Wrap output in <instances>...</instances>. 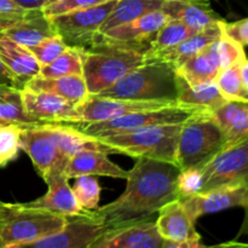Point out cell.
<instances>
[{
    "label": "cell",
    "instance_id": "cell-1",
    "mask_svg": "<svg viewBox=\"0 0 248 248\" xmlns=\"http://www.w3.org/2000/svg\"><path fill=\"white\" fill-rule=\"evenodd\" d=\"M178 173L176 165L145 157L137 159L127 171L124 193L94 210L101 217L104 229L155 219L166 203L178 199L176 189Z\"/></svg>",
    "mask_w": 248,
    "mask_h": 248
},
{
    "label": "cell",
    "instance_id": "cell-2",
    "mask_svg": "<svg viewBox=\"0 0 248 248\" xmlns=\"http://www.w3.org/2000/svg\"><path fill=\"white\" fill-rule=\"evenodd\" d=\"M145 62L135 48L96 43L82 51V77L90 94H99Z\"/></svg>",
    "mask_w": 248,
    "mask_h": 248
},
{
    "label": "cell",
    "instance_id": "cell-3",
    "mask_svg": "<svg viewBox=\"0 0 248 248\" xmlns=\"http://www.w3.org/2000/svg\"><path fill=\"white\" fill-rule=\"evenodd\" d=\"M99 94L133 101L176 102V69L164 61H145Z\"/></svg>",
    "mask_w": 248,
    "mask_h": 248
},
{
    "label": "cell",
    "instance_id": "cell-4",
    "mask_svg": "<svg viewBox=\"0 0 248 248\" xmlns=\"http://www.w3.org/2000/svg\"><path fill=\"white\" fill-rule=\"evenodd\" d=\"M68 217L31 207L26 203L0 201V242L26 245L60 232Z\"/></svg>",
    "mask_w": 248,
    "mask_h": 248
},
{
    "label": "cell",
    "instance_id": "cell-5",
    "mask_svg": "<svg viewBox=\"0 0 248 248\" xmlns=\"http://www.w3.org/2000/svg\"><path fill=\"white\" fill-rule=\"evenodd\" d=\"M224 148V135L208 110H196L182 123L177 140L179 170L203 166Z\"/></svg>",
    "mask_w": 248,
    "mask_h": 248
},
{
    "label": "cell",
    "instance_id": "cell-6",
    "mask_svg": "<svg viewBox=\"0 0 248 248\" xmlns=\"http://www.w3.org/2000/svg\"><path fill=\"white\" fill-rule=\"evenodd\" d=\"M181 124L156 125L140 128L123 135L101 137L104 144L109 145L118 154L140 159L157 160L176 165L177 140H178Z\"/></svg>",
    "mask_w": 248,
    "mask_h": 248
},
{
    "label": "cell",
    "instance_id": "cell-7",
    "mask_svg": "<svg viewBox=\"0 0 248 248\" xmlns=\"http://www.w3.org/2000/svg\"><path fill=\"white\" fill-rule=\"evenodd\" d=\"M196 110H200L196 107L186 106L179 102L169 104L166 107L147 110L135 111L107 121L93 124H82L74 125L87 136L94 138L107 137L113 135L132 132L140 128L149 127L156 125H169V124H181L186 121L189 116Z\"/></svg>",
    "mask_w": 248,
    "mask_h": 248
},
{
    "label": "cell",
    "instance_id": "cell-8",
    "mask_svg": "<svg viewBox=\"0 0 248 248\" xmlns=\"http://www.w3.org/2000/svg\"><path fill=\"white\" fill-rule=\"evenodd\" d=\"M116 1L118 0H110L96 6L74 10L48 18L56 34H58L69 47L89 48L93 44L102 24L115 6Z\"/></svg>",
    "mask_w": 248,
    "mask_h": 248
},
{
    "label": "cell",
    "instance_id": "cell-9",
    "mask_svg": "<svg viewBox=\"0 0 248 248\" xmlns=\"http://www.w3.org/2000/svg\"><path fill=\"white\" fill-rule=\"evenodd\" d=\"M247 178L248 140L224 147L203 165V186L201 191L247 183Z\"/></svg>",
    "mask_w": 248,
    "mask_h": 248
},
{
    "label": "cell",
    "instance_id": "cell-10",
    "mask_svg": "<svg viewBox=\"0 0 248 248\" xmlns=\"http://www.w3.org/2000/svg\"><path fill=\"white\" fill-rule=\"evenodd\" d=\"M19 126V148L31 157L41 178L46 181L52 173L63 172L65 161L61 156L55 135L45 124Z\"/></svg>",
    "mask_w": 248,
    "mask_h": 248
},
{
    "label": "cell",
    "instance_id": "cell-11",
    "mask_svg": "<svg viewBox=\"0 0 248 248\" xmlns=\"http://www.w3.org/2000/svg\"><path fill=\"white\" fill-rule=\"evenodd\" d=\"M176 102L164 101H133V99L113 98V97L101 96V94H89L84 102L78 104L75 113L67 123L72 125L93 124L110 120L128 113H135L147 109H155L166 107Z\"/></svg>",
    "mask_w": 248,
    "mask_h": 248
},
{
    "label": "cell",
    "instance_id": "cell-12",
    "mask_svg": "<svg viewBox=\"0 0 248 248\" xmlns=\"http://www.w3.org/2000/svg\"><path fill=\"white\" fill-rule=\"evenodd\" d=\"M104 230L103 222L96 211H85L68 217L67 224L60 232L19 248H89L91 242Z\"/></svg>",
    "mask_w": 248,
    "mask_h": 248
},
{
    "label": "cell",
    "instance_id": "cell-13",
    "mask_svg": "<svg viewBox=\"0 0 248 248\" xmlns=\"http://www.w3.org/2000/svg\"><path fill=\"white\" fill-rule=\"evenodd\" d=\"M169 17L161 10H155L125 24H120L104 33H98L93 44L106 43L135 48L145 55L156 31L167 22ZM92 44V45H93Z\"/></svg>",
    "mask_w": 248,
    "mask_h": 248
},
{
    "label": "cell",
    "instance_id": "cell-14",
    "mask_svg": "<svg viewBox=\"0 0 248 248\" xmlns=\"http://www.w3.org/2000/svg\"><path fill=\"white\" fill-rule=\"evenodd\" d=\"M179 200V199H178ZM194 223L205 215L220 212L234 207L248 206V183L201 191L179 200Z\"/></svg>",
    "mask_w": 248,
    "mask_h": 248
},
{
    "label": "cell",
    "instance_id": "cell-15",
    "mask_svg": "<svg viewBox=\"0 0 248 248\" xmlns=\"http://www.w3.org/2000/svg\"><path fill=\"white\" fill-rule=\"evenodd\" d=\"M162 241L155 219H147L104 229L89 248H161Z\"/></svg>",
    "mask_w": 248,
    "mask_h": 248
},
{
    "label": "cell",
    "instance_id": "cell-16",
    "mask_svg": "<svg viewBox=\"0 0 248 248\" xmlns=\"http://www.w3.org/2000/svg\"><path fill=\"white\" fill-rule=\"evenodd\" d=\"M24 111L36 124L67 123L78 104L50 92L22 89Z\"/></svg>",
    "mask_w": 248,
    "mask_h": 248
},
{
    "label": "cell",
    "instance_id": "cell-17",
    "mask_svg": "<svg viewBox=\"0 0 248 248\" xmlns=\"http://www.w3.org/2000/svg\"><path fill=\"white\" fill-rule=\"evenodd\" d=\"M68 181L69 179L63 174V172L52 173L45 181L48 186L47 193L35 200L24 203L31 207L41 208V210L57 213L64 217L81 215L85 211L78 203Z\"/></svg>",
    "mask_w": 248,
    "mask_h": 248
},
{
    "label": "cell",
    "instance_id": "cell-18",
    "mask_svg": "<svg viewBox=\"0 0 248 248\" xmlns=\"http://www.w3.org/2000/svg\"><path fill=\"white\" fill-rule=\"evenodd\" d=\"M155 227L162 240L173 242L196 241L201 235L178 199L166 203L155 218Z\"/></svg>",
    "mask_w": 248,
    "mask_h": 248
},
{
    "label": "cell",
    "instance_id": "cell-19",
    "mask_svg": "<svg viewBox=\"0 0 248 248\" xmlns=\"http://www.w3.org/2000/svg\"><path fill=\"white\" fill-rule=\"evenodd\" d=\"M68 179L79 176H102L126 179L127 171L109 159V154L102 152L85 150L69 157L63 169Z\"/></svg>",
    "mask_w": 248,
    "mask_h": 248
},
{
    "label": "cell",
    "instance_id": "cell-20",
    "mask_svg": "<svg viewBox=\"0 0 248 248\" xmlns=\"http://www.w3.org/2000/svg\"><path fill=\"white\" fill-rule=\"evenodd\" d=\"M55 135L62 159L67 164L68 159L73 155L85 150L102 152L106 154H118L115 149L104 144L98 138L91 137L82 133L77 126L62 123H43Z\"/></svg>",
    "mask_w": 248,
    "mask_h": 248
},
{
    "label": "cell",
    "instance_id": "cell-21",
    "mask_svg": "<svg viewBox=\"0 0 248 248\" xmlns=\"http://www.w3.org/2000/svg\"><path fill=\"white\" fill-rule=\"evenodd\" d=\"M160 10L169 18L177 19L196 31L222 19L207 0H165Z\"/></svg>",
    "mask_w": 248,
    "mask_h": 248
},
{
    "label": "cell",
    "instance_id": "cell-22",
    "mask_svg": "<svg viewBox=\"0 0 248 248\" xmlns=\"http://www.w3.org/2000/svg\"><path fill=\"white\" fill-rule=\"evenodd\" d=\"M210 113L224 135V147L248 140V102L225 101Z\"/></svg>",
    "mask_w": 248,
    "mask_h": 248
},
{
    "label": "cell",
    "instance_id": "cell-23",
    "mask_svg": "<svg viewBox=\"0 0 248 248\" xmlns=\"http://www.w3.org/2000/svg\"><path fill=\"white\" fill-rule=\"evenodd\" d=\"M5 35L24 47H31L55 35L56 31L43 10H31L24 18L2 31Z\"/></svg>",
    "mask_w": 248,
    "mask_h": 248
},
{
    "label": "cell",
    "instance_id": "cell-24",
    "mask_svg": "<svg viewBox=\"0 0 248 248\" xmlns=\"http://www.w3.org/2000/svg\"><path fill=\"white\" fill-rule=\"evenodd\" d=\"M222 21V19H220ZM220 21L218 23L212 24V26L207 27V28L202 29V31H196L195 34L190 35L183 40L182 43L177 44L176 46L166 48L164 51L155 53V55L150 56V57L145 58V61L150 60H157L164 61V62L171 63L173 67L178 65L183 61L188 60L191 56L196 55V53L201 52L203 48L215 40H217L220 35H222V31H220Z\"/></svg>",
    "mask_w": 248,
    "mask_h": 248
},
{
    "label": "cell",
    "instance_id": "cell-25",
    "mask_svg": "<svg viewBox=\"0 0 248 248\" xmlns=\"http://www.w3.org/2000/svg\"><path fill=\"white\" fill-rule=\"evenodd\" d=\"M23 89L50 92L77 104L84 102L90 94L82 75L60 78H43L40 75H35L24 82Z\"/></svg>",
    "mask_w": 248,
    "mask_h": 248
},
{
    "label": "cell",
    "instance_id": "cell-26",
    "mask_svg": "<svg viewBox=\"0 0 248 248\" xmlns=\"http://www.w3.org/2000/svg\"><path fill=\"white\" fill-rule=\"evenodd\" d=\"M0 62L24 85L40 72V64L29 50L0 31Z\"/></svg>",
    "mask_w": 248,
    "mask_h": 248
},
{
    "label": "cell",
    "instance_id": "cell-27",
    "mask_svg": "<svg viewBox=\"0 0 248 248\" xmlns=\"http://www.w3.org/2000/svg\"><path fill=\"white\" fill-rule=\"evenodd\" d=\"M176 85L177 101L186 106L211 111L225 102L216 84V80L199 85H189L176 73Z\"/></svg>",
    "mask_w": 248,
    "mask_h": 248
},
{
    "label": "cell",
    "instance_id": "cell-28",
    "mask_svg": "<svg viewBox=\"0 0 248 248\" xmlns=\"http://www.w3.org/2000/svg\"><path fill=\"white\" fill-rule=\"evenodd\" d=\"M176 73L183 78L189 85H199L216 80L219 68L207 50V46L201 52L191 56L174 67Z\"/></svg>",
    "mask_w": 248,
    "mask_h": 248
},
{
    "label": "cell",
    "instance_id": "cell-29",
    "mask_svg": "<svg viewBox=\"0 0 248 248\" xmlns=\"http://www.w3.org/2000/svg\"><path fill=\"white\" fill-rule=\"evenodd\" d=\"M164 1L165 0H118L102 24L99 33H104L114 27L127 23L155 10H160Z\"/></svg>",
    "mask_w": 248,
    "mask_h": 248
},
{
    "label": "cell",
    "instance_id": "cell-30",
    "mask_svg": "<svg viewBox=\"0 0 248 248\" xmlns=\"http://www.w3.org/2000/svg\"><path fill=\"white\" fill-rule=\"evenodd\" d=\"M36 124L24 111L22 89L0 84V125H31Z\"/></svg>",
    "mask_w": 248,
    "mask_h": 248
},
{
    "label": "cell",
    "instance_id": "cell-31",
    "mask_svg": "<svg viewBox=\"0 0 248 248\" xmlns=\"http://www.w3.org/2000/svg\"><path fill=\"white\" fill-rule=\"evenodd\" d=\"M195 33L196 31L186 26L182 22L169 18L166 23L155 34L154 39L150 43L149 50L145 53V58L150 57V56L155 55L160 51L172 47V46H176L177 44L182 43V41L186 40V38H189V36Z\"/></svg>",
    "mask_w": 248,
    "mask_h": 248
},
{
    "label": "cell",
    "instance_id": "cell-32",
    "mask_svg": "<svg viewBox=\"0 0 248 248\" xmlns=\"http://www.w3.org/2000/svg\"><path fill=\"white\" fill-rule=\"evenodd\" d=\"M82 51L84 48L68 47L53 62L40 67L38 75L43 78L82 75Z\"/></svg>",
    "mask_w": 248,
    "mask_h": 248
},
{
    "label": "cell",
    "instance_id": "cell-33",
    "mask_svg": "<svg viewBox=\"0 0 248 248\" xmlns=\"http://www.w3.org/2000/svg\"><path fill=\"white\" fill-rule=\"evenodd\" d=\"M239 63L220 69L216 77V84L225 101L248 102V87L242 82Z\"/></svg>",
    "mask_w": 248,
    "mask_h": 248
},
{
    "label": "cell",
    "instance_id": "cell-34",
    "mask_svg": "<svg viewBox=\"0 0 248 248\" xmlns=\"http://www.w3.org/2000/svg\"><path fill=\"white\" fill-rule=\"evenodd\" d=\"M207 50L215 58L219 70L236 64L246 57L245 48L224 35H220L217 40L207 45Z\"/></svg>",
    "mask_w": 248,
    "mask_h": 248
},
{
    "label": "cell",
    "instance_id": "cell-35",
    "mask_svg": "<svg viewBox=\"0 0 248 248\" xmlns=\"http://www.w3.org/2000/svg\"><path fill=\"white\" fill-rule=\"evenodd\" d=\"M73 193L84 211H94L99 207L101 186L96 176H79L74 178Z\"/></svg>",
    "mask_w": 248,
    "mask_h": 248
},
{
    "label": "cell",
    "instance_id": "cell-36",
    "mask_svg": "<svg viewBox=\"0 0 248 248\" xmlns=\"http://www.w3.org/2000/svg\"><path fill=\"white\" fill-rule=\"evenodd\" d=\"M19 125L0 126V167L14 161L19 154Z\"/></svg>",
    "mask_w": 248,
    "mask_h": 248
},
{
    "label": "cell",
    "instance_id": "cell-37",
    "mask_svg": "<svg viewBox=\"0 0 248 248\" xmlns=\"http://www.w3.org/2000/svg\"><path fill=\"white\" fill-rule=\"evenodd\" d=\"M203 186V166L179 170L176 189L178 199H186L200 193Z\"/></svg>",
    "mask_w": 248,
    "mask_h": 248
},
{
    "label": "cell",
    "instance_id": "cell-38",
    "mask_svg": "<svg viewBox=\"0 0 248 248\" xmlns=\"http://www.w3.org/2000/svg\"><path fill=\"white\" fill-rule=\"evenodd\" d=\"M69 46L62 40V38L58 34H55V35L50 36V38H46L41 43L27 48L35 57V60L38 61L40 67H43V65L53 62Z\"/></svg>",
    "mask_w": 248,
    "mask_h": 248
},
{
    "label": "cell",
    "instance_id": "cell-39",
    "mask_svg": "<svg viewBox=\"0 0 248 248\" xmlns=\"http://www.w3.org/2000/svg\"><path fill=\"white\" fill-rule=\"evenodd\" d=\"M31 11L19 6L14 0H0V31L21 21Z\"/></svg>",
    "mask_w": 248,
    "mask_h": 248
},
{
    "label": "cell",
    "instance_id": "cell-40",
    "mask_svg": "<svg viewBox=\"0 0 248 248\" xmlns=\"http://www.w3.org/2000/svg\"><path fill=\"white\" fill-rule=\"evenodd\" d=\"M220 31L222 35L227 36L237 45L246 47L248 44V19L242 18L235 22L220 21Z\"/></svg>",
    "mask_w": 248,
    "mask_h": 248
},
{
    "label": "cell",
    "instance_id": "cell-41",
    "mask_svg": "<svg viewBox=\"0 0 248 248\" xmlns=\"http://www.w3.org/2000/svg\"><path fill=\"white\" fill-rule=\"evenodd\" d=\"M107 1H110V0H64V1L60 2V4H56L50 7H46V9H43V11L47 17H52L57 16V15L65 14V12L74 11V10L96 6V5L103 4V2Z\"/></svg>",
    "mask_w": 248,
    "mask_h": 248
},
{
    "label": "cell",
    "instance_id": "cell-42",
    "mask_svg": "<svg viewBox=\"0 0 248 248\" xmlns=\"http://www.w3.org/2000/svg\"><path fill=\"white\" fill-rule=\"evenodd\" d=\"M161 248H248L247 244L237 241L224 242V244L215 245V246H206L201 242V240L196 241H184V242H173L164 240Z\"/></svg>",
    "mask_w": 248,
    "mask_h": 248
},
{
    "label": "cell",
    "instance_id": "cell-43",
    "mask_svg": "<svg viewBox=\"0 0 248 248\" xmlns=\"http://www.w3.org/2000/svg\"><path fill=\"white\" fill-rule=\"evenodd\" d=\"M0 84H9L23 89V84L1 62H0Z\"/></svg>",
    "mask_w": 248,
    "mask_h": 248
},
{
    "label": "cell",
    "instance_id": "cell-44",
    "mask_svg": "<svg viewBox=\"0 0 248 248\" xmlns=\"http://www.w3.org/2000/svg\"><path fill=\"white\" fill-rule=\"evenodd\" d=\"M19 6L27 10H43L44 0H14Z\"/></svg>",
    "mask_w": 248,
    "mask_h": 248
},
{
    "label": "cell",
    "instance_id": "cell-45",
    "mask_svg": "<svg viewBox=\"0 0 248 248\" xmlns=\"http://www.w3.org/2000/svg\"><path fill=\"white\" fill-rule=\"evenodd\" d=\"M64 1V0H44V5H43V9H46V7H50L52 5L56 4H60V2Z\"/></svg>",
    "mask_w": 248,
    "mask_h": 248
},
{
    "label": "cell",
    "instance_id": "cell-46",
    "mask_svg": "<svg viewBox=\"0 0 248 248\" xmlns=\"http://www.w3.org/2000/svg\"><path fill=\"white\" fill-rule=\"evenodd\" d=\"M1 248H19V245H4Z\"/></svg>",
    "mask_w": 248,
    "mask_h": 248
},
{
    "label": "cell",
    "instance_id": "cell-47",
    "mask_svg": "<svg viewBox=\"0 0 248 248\" xmlns=\"http://www.w3.org/2000/svg\"><path fill=\"white\" fill-rule=\"evenodd\" d=\"M2 247V245H1V242H0V248H1Z\"/></svg>",
    "mask_w": 248,
    "mask_h": 248
},
{
    "label": "cell",
    "instance_id": "cell-48",
    "mask_svg": "<svg viewBox=\"0 0 248 248\" xmlns=\"http://www.w3.org/2000/svg\"><path fill=\"white\" fill-rule=\"evenodd\" d=\"M0 126H1V125H0Z\"/></svg>",
    "mask_w": 248,
    "mask_h": 248
}]
</instances>
